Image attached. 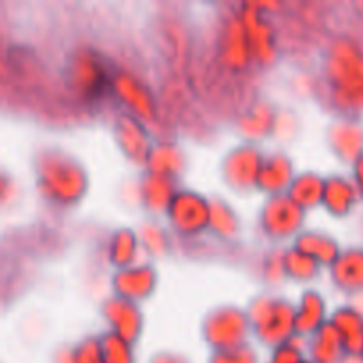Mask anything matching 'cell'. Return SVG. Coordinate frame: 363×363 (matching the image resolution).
Listing matches in <instances>:
<instances>
[{"label": "cell", "mask_w": 363, "mask_h": 363, "mask_svg": "<svg viewBox=\"0 0 363 363\" xmlns=\"http://www.w3.org/2000/svg\"><path fill=\"white\" fill-rule=\"evenodd\" d=\"M60 71V80L67 94L89 112H94L116 99V66L113 60L96 46H74L67 53Z\"/></svg>", "instance_id": "1"}, {"label": "cell", "mask_w": 363, "mask_h": 363, "mask_svg": "<svg viewBox=\"0 0 363 363\" xmlns=\"http://www.w3.org/2000/svg\"><path fill=\"white\" fill-rule=\"evenodd\" d=\"M255 335L266 346H282L291 339V326H294V308L287 300H269L266 303H252Z\"/></svg>", "instance_id": "2"}, {"label": "cell", "mask_w": 363, "mask_h": 363, "mask_svg": "<svg viewBox=\"0 0 363 363\" xmlns=\"http://www.w3.org/2000/svg\"><path fill=\"white\" fill-rule=\"evenodd\" d=\"M357 201L353 186L340 176H330L325 183L323 202L333 216L350 215L351 206Z\"/></svg>", "instance_id": "3"}, {"label": "cell", "mask_w": 363, "mask_h": 363, "mask_svg": "<svg viewBox=\"0 0 363 363\" xmlns=\"http://www.w3.org/2000/svg\"><path fill=\"white\" fill-rule=\"evenodd\" d=\"M342 340L333 325L323 326L314 333L311 342V354L314 363H340L342 362Z\"/></svg>", "instance_id": "4"}, {"label": "cell", "mask_w": 363, "mask_h": 363, "mask_svg": "<svg viewBox=\"0 0 363 363\" xmlns=\"http://www.w3.org/2000/svg\"><path fill=\"white\" fill-rule=\"evenodd\" d=\"M323 321H325V301L321 294L315 291H305L301 296L300 312L294 318V330L300 335L318 332L319 328H323Z\"/></svg>", "instance_id": "5"}, {"label": "cell", "mask_w": 363, "mask_h": 363, "mask_svg": "<svg viewBox=\"0 0 363 363\" xmlns=\"http://www.w3.org/2000/svg\"><path fill=\"white\" fill-rule=\"evenodd\" d=\"M291 201L294 204L303 208H315L321 201V194H325V184L318 174H301L294 179L293 186H291Z\"/></svg>", "instance_id": "6"}, {"label": "cell", "mask_w": 363, "mask_h": 363, "mask_svg": "<svg viewBox=\"0 0 363 363\" xmlns=\"http://www.w3.org/2000/svg\"><path fill=\"white\" fill-rule=\"evenodd\" d=\"M284 273L294 280H312L321 275V268L315 259L301 254L298 250L284 252Z\"/></svg>", "instance_id": "7"}, {"label": "cell", "mask_w": 363, "mask_h": 363, "mask_svg": "<svg viewBox=\"0 0 363 363\" xmlns=\"http://www.w3.org/2000/svg\"><path fill=\"white\" fill-rule=\"evenodd\" d=\"M105 363H135L133 351L128 340H124L119 333H105L99 339Z\"/></svg>", "instance_id": "8"}, {"label": "cell", "mask_w": 363, "mask_h": 363, "mask_svg": "<svg viewBox=\"0 0 363 363\" xmlns=\"http://www.w3.org/2000/svg\"><path fill=\"white\" fill-rule=\"evenodd\" d=\"M137 250V238L131 230L121 229L113 233L110 243V262L116 266H124L133 261Z\"/></svg>", "instance_id": "9"}, {"label": "cell", "mask_w": 363, "mask_h": 363, "mask_svg": "<svg viewBox=\"0 0 363 363\" xmlns=\"http://www.w3.org/2000/svg\"><path fill=\"white\" fill-rule=\"evenodd\" d=\"M74 363H105L99 339H85L80 346L73 350Z\"/></svg>", "instance_id": "10"}, {"label": "cell", "mask_w": 363, "mask_h": 363, "mask_svg": "<svg viewBox=\"0 0 363 363\" xmlns=\"http://www.w3.org/2000/svg\"><path fill=\"white\" fill-rule=\"evenodd\" d=\"M209 363H257L254 351L247 346L233 347V350L215 351Z\"/></svg>", "instance_id": "11"}, {"label": "cell", "mask_w": 363, "mask_h": 363, "mask_svg": "<svg viewBox=\"0 0 363 363\" xmlns=\"http://www.w3.org/2000/svg\"><path fill=\"white\" fill-rule=\"evenodd\" d=\"M301 362H303V353H301L298 344L294 342V339L291 337L287 342H284L282 346L277 347L272 360L268 363H301Z\"/></svg>", "instance_id": "12"}, {"label": "cell", "mask_w": 363, "mask_h": 363, "mask_svg": "<svg viewBox=\"0 0 363 363\" xmlns=\"http://www.w3.org/2000/svg\"><path fill=\"white\" fill-rule=\"evenodd\" d=\"M151 363H190L186 358L172 357V354H162V357H155Z\"/></svg>", "instance_id": "13"}, {"label": "cell", "mask_w": 363, "mask_h": 363, "mask_svg": "<svg viewBox=\"0 0 363 363\" xmlns=\"http://www.w3.org/2000/svg\"><path fill=\"white\" fill-rule=\"evenodd\" d=\"M301 363H314V362H305V360H303Z\"/></svg>", "instance_id": "14"}]
</instances>
